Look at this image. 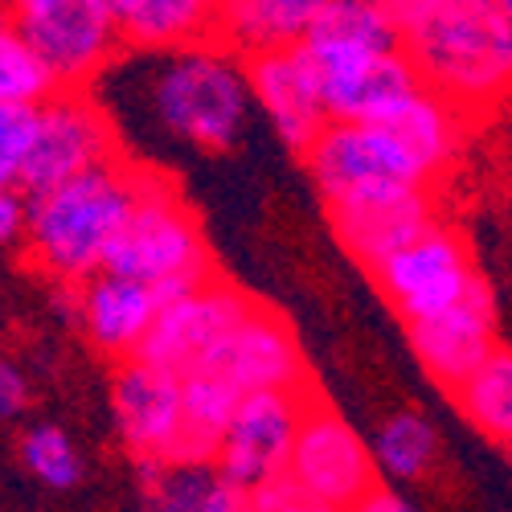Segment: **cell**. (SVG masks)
I'll return each instance as SVG.
<instances>
[{"label":"cell","mask_w":512,"mask_h":512,"mask_svg":"<svg viewBox=\"0 0 512 512\" xmlns=\"http://www.w3.org/2000/svg\"><path fill=\"white\" fill-rule=\"evenodd\" d=\"M99 99L111 111L119 140L152 152H230L250 111L246 58L222 37L164 50H132L99 74Z\"/></svg>","instance_id":"cell-1"},{"label":"cell","mask_w":512,"mask_h":512,"mask_svg":"<svg viewBox=\"0 0 512 512\" xmlns=\"http://www.w3.org/2000/svg\"><path fill=\"white\" fill-rule=\"evenodd\" d=\"M144 181V164L107 160L41 193H25V250L58 283H82L103 271Z\"/></svg>","instance_id":"cell-2"},{"label":"cell","mask_w":512,"mask_h":512,"mask_svg":"<svg viewBox=\"0 0 512 512\" xmlns=\"http://www.w3.org/2000/svg\"><path fill=\"white\" fill-rule=\"evenodd\" d=\"M402 50L467 115L512 95V21L500 0H431L402 25Z\"/></svg>","instance_id":"cell-3"},{"label":"cell","mask_w":512,"mask_h":512,"mask_svg":"<svg viewBox=\"0 0 512 512\" xmlns=\"http://www.w3.org/2000/svg\"><path fill=\"white\" fill-rule=\"evenodd\" d=\"M103 267L152 283L164 300L213 279L197 213L185 205L181 189L156 164H144L140 197L127 213L123 230L115 234Z\"/></svg>","instance_id":"cell-4"},{"label":"cell","mask_w":512,"mask_h":512,"mask_svg":"<svg viewBox=\"0 0 512 512\" xmlns=\"http://www.w3.org/2000/svg\"><path fill=\"white\" fill-rule=\"evenodd\" d=\"M304 164L328 209L381 193L431 189L435 181L390 119H332L304 152Z\"/></svg>","instance_id":"cell-5"},{"label":"cell","mask_w":512,"mask_h":512,"mask_svg":"<svg viewBox=\"0 0 512 512\" xmlns=\"http://www.w3.org/2000/svg\"><path fill=\"white\" fill-rule=\"evenodd\" d=\"M115 156H119V127L103 107V99L82 87H62L58 95L41 103L37 140L13 189L41 193Z\"/></svg>","instance_id":"cell-6"},{"label":"cell","mask_w":512,"mask_h":512,"mask_svg":"<svg viewBox=\"0 0 512 512\" xmlns=\"http://www.w3.org/2000/svg\"><path fill=\"white\" fill-rule=\"evenodd\" d=\"M287 476L300 484L308 512H340V508H361L365 496L377 488L381 472L373 447L345 418L320 402H308Z\"/></svg>","instance_id":"cell-7"},{"label":"cell","mask_w":512,"mask_h":512,"mask_svg":"<svg viewBox=\"0 0 512 512\" xmlns=\"http://www.w3.org/2000/svg\"><path fill=\"white\" fill-rule=\"evenodd\" d=\"M308 402V390H259L238 402L213 459H218L226 480L246 496V504L263 484L287 472Z\"/></svg>","instance_id":"cell-8"},{"label":"cell","mask_w":512,"mask_h":512,"mask_svg":"<svg viewBox=\"0 0 512 512\" xmlns=\"http://www.w3.org/2000/svg\"><path fill=\"white\" fill-rule=\"evenodd\" d=\"M373 279L406 324L455 308L480 283L463 238L447 226H431L402 250H394L390 259H381L373 267Z\"/></svg>","instance_id":"cell-9"},{"label":"cell","mask_w":512,"mask_h":512,"mask_svg":"<svg viewBox=\"0 0 512 512\" xmlns=\"http://www.w3.org/2000/svg\"><path fill=\"white\" fill-rule=\"evenodd\" d=\"M250 308L254 304L238 287H230L222 279H205L193 291H181L173 300H164L144 349L136 357L177 373V377H189L218 357V349L246 320Z\"/></svg>","instance_id":"cell-10"},{"label":"cell","mask_w":512,"mask_h":512,"mask_svg":"<svg viewBox=\"0 0 512 512\" xmlns=\"http://www.w3.org/2000/svg\"><path fill=\"white\" fill-rule=\"evenodd\" d=\"M111 426L119 443L144 459L185 455V386L144 357H127L111 377Z\"/></svg>","instance_id":"cell-11"},{"label":"cell","mask_w":512,"mask_h":512,"mask_svg":"<svg viewBox=\"0 0 512 512\" xmlns=\"http://www.w3.org/2000/svg\"><path fill=\"white\" fill-rule=\"evenodd\" d=\"M246 70H250L254 103H259L263 119L271 123V132L287 148L308 152L312 140L332 123V111L324 99V78H320L312 50L304 41L300 46L263 50L246 58Z\"/></svg>","instance_id":"cell-12"},{"label":"cell","mask_w":512,"mask_h":512,"mask_svg":"<svg viewBox=\"0 0 512 512\" xmlns=\"http://www.w3.org/2000/svg\"><path fill=\"white\" fill-rule=\"evenodd\" d=\"M13 21V17H9ZM41 50L62 87H91L115 62V46H123L115 13L103 0H58L54 9L13 21Z\"/></svg>","instance_id":"cell-13"},{"label":"cell","mask_w":512,"mask_h":512,"mask_svg":"<svg viewBox=\"0 0 512 512\" xmlns=\"http://www.w3.org/2000/svg\"><path fill=\"white\" fill-rule=\"evenodd\" d=\"M205 369L222 373L242 398L259 390H308L304 353L295 345L287 320L259 304L246 312V320L230 332V340Z\"/></svg>","instance_id":"cell-14"},{"label":"cell","mask_w":512,"mask_h":512,"mask_svg":"<svg viewBox=\"0 0 512 512\" xmlns=\"http://www.w3.org/2000/svg\"><path fill=\"white\" fill-rule=\"evenodd\" d=\"M74 308H78V324L91 345L115 361H127L144 349V340L164 308V295L136 275L103 267L91 279L78 283Z\"/></svg>","instance_id":"cell-15"},{"label":"cell","mask_w":512,"mask_h":512,"mask_svg":"<svg viewBox=\"0 0 512 512\" xmlns=\"http://www.w3.org/2000/svg\"><path fill=\"white\" fill-rule=\"evenodd\" d=\"M410 345L443 390H455L492 349H496V300L484 279L463 300L439 316L410 320Z\"/></svg>","instance_id":"cell-16"},{"label":"cell","mask_w":512,"mask_h":512,"mask_svg":"<svg viewBox=\"0 0 512 512\" xmlns=\"http://www.w3.org/2000/svg\"><path fill=\"white\" fill-rule=\"evenodd\" d=\"M328 213H332L340 246L369 271L381 259H390L394 250H402L406 242H414L418 234L439 226L431 189L381 193V197H365V201H349V205H332Z\"/></svg>","instance_id":"cell-17"},{"label":"cell","mask_w":512,"mask_h":512,"mask_svg":"<svg viewBox=\"0 0 512 512\" xmlns=\"http://www.w3.org/2000/svg\"><path fill=\"white\" fill-rule=\"evenodd\" d=\"M316 66L324 78L332 119H386L422 87V74L414 70L402 46L357 58H332Z\"/></svg>","instance_id":"cell-18"},{"label":"cell","mask_w":512,"mask_h":512,"mask_svg":"<svg viewBox=\"0 0 512 512\" xmlns=\"http://www.w3.org/2000/svg\"><path fill=\"white\" fill-rule=\"evenodd\" d=\"M140 488L148 504L168 512H238L246 496L226 480L218 459H144Z\"/></svg>","instance_id":"cell-19"},{"label":"cell","mask_w":512,"mask_h":512,"mask_svg":"<svg viewBox=\"0 0 512 512\" xmlns=\"http://www.w3.org/2000/svg\"><path fill=\"white\" fill-rule=\"evenodd\" d=\"M324 5L328 0H222L218 37L242 58L279 46H300Z\"/></svg>","instance_id":"cell-20"},{"label":"cell","mask_w":512,"mask_h":512,"mask_svg":"<svg viewBox=\"0 0 512 512\" xmlns=\"http://www.w3.org/2000/svg\"><path fill=\"white\" fill-rule=\"evenodd\" d=\"M304 46L312 50L316 62L398 50L402 25L390 9H381L377 0H328L320 9V17L312 21Z\"/></svg>","instance_id":"cell-21"},{"label":"cell","mask_w":512,"mask_h":512,"mask_svg":"<svg viewBox=\"0 0 512 512\" xmlns=\"http://www.w3.org/2000/svg\"><path fill=\"white\" fill-rule=\"evenodd\" d=\"M218 9L222 0H119L115 25L123 46L164 50L218 37Z\"/></svg>","instance_id":"cell-22"},{"label":"cell","mask_w":512,"mask_h":512,"mask_svg":"<svg viewBox=\"0 0 512 512\" xmlns=\"http://www.w3.org/2000/svg\"><path fill=\"white\" fill-rule=\"evenodd\" d=\"M451 394H455L459 414L480 435L512 447V349L496 345Z\"/></svg>","instance_id":"cell-23"},{"label":"cell","mask_w":512,"mask_h":512,"mask_svg":"<svg viewBox=\"0 0 512 512\" xmlns=\"http://www.w3.org/2000/svg\"><path fill=\"white\" fill-rule=\"evenodd\" d=\"M369 447H373V459H377V472L386 480H398V484L422 480L439 459V435H435L431 418L418 414V410L390 414L377 426Z\"/></svg>","instance_id":"cell-24"},{"label":"cell","mask_w":512,"mask_h":512,"mask_svg":"<svg viewBox=\"0 0 512 512\" xmlns=\"http://www.w3.org/2000/svg\"><path fill=\"white\" fill-rule=\"evenodd\" d=\"M62 91L54 66L41 50L9 21L0 33V103H46Z\"/></svg>","instance_id":"cell-25"},{"label":"cell","mask_w":512,"mask_h":512,"mask_svg":"<svg viewBox=\"0 0 512 512\" xmlns=\"http://www.w3.org/2000/svg\"><path fill=\"white\" fill-rule=\"evenodd\" d=\"M21 459L29 467V476L37 484H46L50 492H70L82 480V459L74 443L66 439V431H58L50 422H41L21 435Z\"/></svg>","instance_id":"cell-26"},{"label":"cell","mask_w":512,"mask_h":512,"mask_svg":"<svg viewBox=\"0 0 512 512\" xmlns=\"http://www.w3.org/2000/svg\"><path fill=\"white\" fill-rule=\"evenodd\" d=\"M41 103H0V181L17 185L37 140Z\"/></svg>","instance_id":"cell-27"},{"label":"cell","mask_w":512,"mask_h":512,"mask_svg":"<svg viewBox=\"0 0 512 512\" xmlns=\"http://www.w3.org/2000/svg\"><path fill=\"white\" fill-rule=\"evenodd\" d=\"M250 508H259V512H308V500H304L300 484L283 472L250 496Z\"/></svg>","instance_id":"cell-28"},{"label":"cell","mask_w":512,"mask_h":512,"mask_svg":"<svg viewBox=\"0 0 512 512\" xmlns=\"http://www.w3.org/2000/svg\"><path fill=\"white\" fill-rule=\"evenodd\" d=\"M17 238H25V193L5 185V193H0V242Z\"/></svg>","instance_id":"cell-29"},{"label":"cell","mask_w":512,"mask_h":512,"mask_svg":"<svg viewBox=\"0 0 512 512\" xmlns=\"http://www.w3.org/2000/svg\"><path fill=\"white\" fill-rule=\"evenodd\" d=\"M29 402V386H25V377L17 365H5L0 369V414L5 418H17Z\"/></svg>","instance_id":"cell-30"},{"label":"cell","mask_w":512,"mask_h":512,"mask_svg":"<svg viewBox=\"0 0 512 512\" xmlns=\"http://www.w3.org/2000/svg\"><path fill=\"white\" fill-rule=\"evenodd\" d=\"M365 512H406L410 508V500L406 496H398L394 488H386V484H377L369 496H365V504H361Z\"/></svg>","instance_id":"cell-31"},{"label":"cell","mask_w":512,"mask_h":512,"mask_svg":"<svg viewBox=\"0 0 512 512\" xmlns=\"http://www.w3.org/2000/svg\"><path fill=\"white\" fill-rule=\"evenodd\" d=\"M377 5H381V9H390V13L398 17V25H406V21H410L418 9L431 5V0H377Z\"/></svg>","instance_id":"cell-32"},{"label":"cell","mask_w":512,"mask_h":512,"mask_svg":"<svg viewBox=\"0 0 512 512\" xmlns=\"http://www.w3.org/2000/svg\"><path fill=\"white\" fill-rule=\"evenodd\" d=\"M58 0H9V17L17 21V17H33V13H46V9H54Z\"/></svg>","instance_id":"cell-33"},{"label":"cell","mask_w":512,"mask_h":512,"mask_svg":"<svg viewBox=\"0 0 512 512\" xmlns=\"http://www.w3.org/2000/svg\"><path fill=\"white\" fill-rule=\"evenodd\" d=\"M500 9H504V17L512 21V0H500Z\"/></svg>","instance_id":"cell-34"},{"label":"cell","mask_w":512,"mask_h":512,"mask_svg":"<svg viewBox=\"0 0 512 512\" xmlns=\"http://www.w3.org/2000/svg\"><path fill=\"white\" fill-rule=\"evenodd\" d=\"M103 5H107V9H111V13H115V5H119V0H103Z\"/></svg>","instance_id":"cell-35"}]
</instances>
